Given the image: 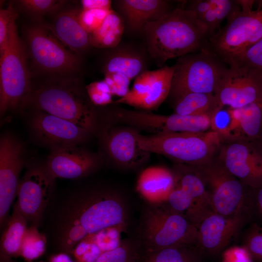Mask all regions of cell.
Instances as JSON below:
<instances>
[{"label": "cell", "mask_w": 262, "mask_h": 262, "mask_svg": "<svg viewBox=\"0 0 262 262\" xmlns=\"http://www.w3.org/2000/svg\"><path fill=\"white\" fill-rule=\"evenodd\" d=\"M129 220L122 195L110 187L97 186L73 190L57 200L52 196L41 222L47 243L70 255L89 237L111 229L125 231Z\"/></svg>", "instance_id": "obj_1"}, {"label": "cell", "mask_w": 262, "mask_h": 262, "mask_svg": "<svg viewBox=\"0 0 262 262\" xmlns=\"http://www.w3.org/2000/svg\"><path fill=\"white\" fill-rule=\"evenodd\" d=\"M142 35L149 56L160 68L169 59L205 49L208 39L206 27L195 13L179 7L147 24Z\"/></svg>", "instance_id": "obj_2"}, {"label": "cell", "mask_w": 262, "mask_h": 262, "mask_svg": "<svg viewBox=\"0 0 262 262\" xmlns=\"http://www.w3.org/2000/svg\"><path fill=\"white\" fill-rule=\"evenodd\" d=\"M20 109L41 111L69 120L94 135L100 126L99 111L90 100L85 87L68 77L32 83Z\"/></svg>", "instance_id": "obj_3"}, {"label": "cell", "mask_w": 262, "mask_h": 262, "mask_svg": "<svg viewBox=\"0 0 262 262\" xmlns=\"http://www.w3.org/2000/svg\"><path fill=\"white\" fill-rule=\"evenodd\" d=\"M137 233L139 248L145 250L180 245L196 246L197 241V228L165 203H146Z\"/></svg>", "instance_id": "obj_4"}, {"label": "cell", "mask_w": 262, "mask_h": 262, "mask_svg": "<svg viewBox=\"0 0 262 262\" xmlns=\"http://www.w3.org/2000/svg\"><path fill=\"white\" fill-rule=\"evenodd\" d=\"M137 140L140 147L163 155L176 164L197 166L213 160L222 142L218 132H162L143 135Z\"/></svg>", "instance_id": "obj_5"}, {"label": "cell", "mask_w": 262, "mask_h": 262, "mask_svg": "<svg viewBox=\"0 0 262 262\" xmlns=\"http://www.w3.org/2000/svg\"><path fill=\"white\" fill-rule=\"evenodd\" d=\"M168 98L174 103L191 93L214 95L229 67L206 49L178 58Z\"/></svg>", "instance_id": "obj_6"}, {"label": "cell", "mask_w": 262, "mask_h": 262, "mask_svg": "<svg viewBox=\"0 0 262 262\" xmlns=\"http://www.w3.org/2000/svg\"><path fill=\"white\" fill-rule=\"evenodd\" d=\"M214 158L193 166L205 183L213 211L227 216L251 214L250 188Z\"/></svg>", "instance_id": "obj_7"}, {"label": "cell", "mask_w": 262, "mask_h": 262, "mask_svg": "<svg viewBox=\"0 0 262 262\" xmlns=\"http://www.w3.org/2000/svg\"><path fill=\"white\" fill-rule=\"evenodd\" d=\"M32 85L26 53L15 23L5 50L0 55V116L20 109Z\"/></svg>", "instance_id": "obj_8"}, {"label": "cell", "mask_w": 262, "mask_h": 262, "mask_svg": "<svg viewBox=\"0 0 262 262\" xmlns=\"http://www.w3.org/2000/svg\"><path fill=\"white\" fill-rule=\"evenodd\" d=\"M262 38V10L241 9L208 38L205 49L228 65Z\"/></svg>", "instance_id": "obj_9"}, {"label": "cell", "mask_w": 262, "mask_h": 262, "mask_svg": "<svg viewBox=\"0 0 262 262\" xmlns=\"http://www.w3.org/2000/svg\"><path fill=\"white\" fill-rule=\"evenodd\" d=\"M28 52L34 67L45 74L66 76L80 68V55L67 49L50 27L37 24L26 32Z\"/></svg>", "instance_id": "obj_10"}, {"label": "cell", "mask_w": 262, "mask_h": 262, "mask_svg": "<svg viewBox=\"0 0 262 262\" xmlns=\"http://www.w3.org/2000/svg\"><path fill=\"white\" fill-rule=\"evenodd\" d=\"M138 129L124 124L101 123L96 136L99 140V153L103 161L123 170L138 169L149 160L150 153L138 145Z\"/></svg>", "instance_id": "obj_11"}, {"label": "cell", "mask_w": 262, "mask_h": 262, "mask_svg": "<svg viewBox=\"0 0 262 262\" xmlns=\"http://www.w3.org/2000/svg\"><path fill=\"white\" fill-rule=\"evenodd\" d=\"M172 170L175 185L165 203L197 227L205 216L214 212L205 183L193 166L176 164Z\"/></svg>", "instance_id": "obj_12"}, {"label": "cell", "mask_w": 262, "mask_h": 262, "mask_svg": "<svg viewBox=\"0 0 262 262\" xmlns=\"http://www.w3.org/2000/svg\"><path fill=\"white\" fill-rule=\"evenodd\" d=\"M213 115H182L172 114L162 115L153 113L152 111L121 107L117 111L116 116L117 122L120 124L153 133H200L212 131Z\"/></svg>", "instance_id": "obj_13"}, {"label": "cell", "mask_w": 262, "mask_h": 262, "mask_svg": "<svg viewBox=\"0 0 262 262\" xmlns=\"http://www.w3.org/2000/svg\"><path fill=\"white\" fill-rule=\"evenodd\" d=\"M55 180L43 164L29 165L20 179L15 203L30 226L38 228L54 193Z\"/></svg>", "instance_id": "obj_14"}, {"label": "cell", "mask_w": 262, "mask_h": 262, "mask_svg": "<svg viewBox=\"0 0 262 262\" xmlns=\"http://www.w3.org/2000/svg\"><path fill=\"white\" fill-rule=\"evenodd\" d=\"M25 147L10 132L0 138V228L3 229L16 196L20 174L25 164Z\"/></svg>", "instance_id": "obj_15"}, {"label": "cell", "mask_w": 262, "mask_h": 262, "mask_svg": "<svg viewBox=\"0 0 262 262\" xmlns=\"http://www.w3.org/2000/svg\"><path fill=\"white\" fill-rule=\"evenodd\" d=\"M30 111L29 124L33 138L49 149L71 145L82 146L94 135L69 120L41 111Z\"/></svg>", "instance_id": "obj_16"}, {"label": "cell", "mask_w": 262, "mask_h": 262, "mask_svg": "<svg viewBox=\"0 0 262 262\" xmlns=\"http://www.w3.org/2000/svg\"><path fill=\"white\" fill-rule=\"evenodd\" d=\"M218 110L225 106L241 108L262 100V75L254 70L231 65L214 94Z\"/></svg>", "instance_id": "obj_17"}, {"label": "cell", "mask_w": 262, "mask_h": 262, "mask_svg": "<svg viewBox=\"0 0 262 262\" xmlns=\"http://www.w3.org/2000/svg\"><path fill=\"white\" fill-rule=\"evenodd\" d=\"M104 163L99 153L88 150L82 145H71L50 149L43 165L55 180H77L94 174Z\"/></svg>", "instance_id": "obj_18"}, {"label": "cell", "mask_w": 262, "mask_h": 262, "mask_svg": "<svg viewBox=\"0 0 262 262\" xmlns=\"http://www.w3.org/2000/svg\"><path fill=\"white\" fill-rule=\"evenodd\" d=\"M217 154V160L248 188L262 185V154L252 142L222 141Z\"/></svg>", "instance_id": "obj_19"}, {"label": "cell", "mask_w": 262, "mask_h": 262, "mask_svg": "<svg viewBox=\"0 0 262 262\" xmlns=\"http://www.w3.org/2000/svg\"><path fill=\"white\" fill-rule=\"evenodd\" d=\"M174 71V65L144 71L134 79L128 93L114 103L125 104L142 110L157 109L168 97Z\"/></svg>", "instance_id": "obj_20"}, {"label": "cell", "mask_w": 262, "mask_h": 262, "mask_svg": "<svg viewBox=\"0 0 262 262\" xmlns=\"http://www.w3.org/2000/svg\"><path fill=\"white\" fill-rule=\"evenodd\" d=\"M249 214L227 216L212 212L197 227L196 245L200 253L213 255L223 250L237 236Z\"/></svg>", "instance_id": "obj_21"}, {"label": "cell", "mask_w": 262, "mask_h": 262, "mask_svg": "<svg viewBox=\"0 0 262 262\" xmlns=\"http://www.w3.org/2000/svg\"><path fill=\"white\" fill-rule=\"evenodd\" d=\"M122 17L125 31L131 34H143L145 25L158 20L172 9L165 0H117L114 2Z\"/></svg>", "instance_id": "obj_22"}, {"label": "cell", "mask_w": 262, "mask_h": 262, "mask_svg": "<svg viewBox=\"0 0 262 262\" xmlns=\"http://www.w3.org/2000/svg\"><path fill=\"white\" fill-rule=\"evenodd\" d=\"M230 122L222 141H253L262 133V100L241 108H229Z\"/></svg>", "instance_id": "obj_23"}, {"label": "cell", "mask_w": 262, "mask_h": 262, "mask_svg": "<svg viewBox=\"0 0 262 262\" xmlns=\"http://www.w3.org/2000/svg\"><path fill=\"white\" fill-rule=\"evenodd\" d=\"M175 185V178L172 169L154 166L140 173L136 189L146 203L162 204L167 201Z\"/></svg>", "instance_id": "obj_24"}, {"label": "cell", "mask_w": 262, "mask_h": 262, "mask_svg": "<svg viewBox=\"0 0 262 262\" xmlns=\"http://www.w3.org/2000/svg\"><path fill=\"white\" fill-rule=\"evenodd\" d=\"M80 10L71 9L59 12L54 19L52 26L50 27L65 45L77 53L85 51L91 47L90 35L79 21Z\"/></svg>", "instance_id": "obj_25"}, {"label": "cell", "mask_w": 262, "mask_h": 262, "mask_svg": "<svg viewBox=\"0 0 262 262\" xmlns=\"http://www.w3.org/2000/svg\"><path fill=\"white\" fill-rule=\"evenodd\" d=\"M147 52L132 46L119 44L111 49L106 58L103 73H121L131 80L147 70Z\"/></svg>", "instance_id": "obj_26"}, {"label": "cell", "mask_w": 262, "mask_h": 262, "mask_svg": "<svg viewBox=\"0 0 262 262\" xmlns=\"http://www.w3.org/2000/svg\"><path fill=\"white\" fill-rule=\"evenodd\" d=\"M28 227L27 220L15 204L1 236L0 257L20 256L22 241Z\"/></svg>", "instance_id": "obj_27"}, {"label": "cell", "mask_w": 262, "mask_h": 262, "mask_svg": "<svg viewBox=\"0 0 262 262\" xmlns=\"http://www.w3.org/2000/svg\"><path fill=\"white\" fill-rule=\"evenodd\" d=\"M137 262H203L196 246L180 245L154 250L139 248Z\"/></svg>", "instance_id": "obj_28"}, {"label": "cell", "mask_w": 262, "mask_h": 262, "mask_svg": "<svg viewBox=\"0 0 262 262\" xmlns=\"http://www.w3.org/2000/svg\"><path fill=\"white\" fill-rule=\"evenodd\" d=\"M125 24L122 17L113 10L99 27L90 35L91 47L100 49H112L121 42Z\"/></svg>", "instance_id": "obj_29"}, {"label": "cell", "mask_w": 262, "mask_h": 262, "mask_svg": "<svg viewBox=\"0 0 262 262\" xmlns=\"http://www.w3.org/2000/svg\"><path fill=\"white\" fill-rule=\"evenodd\" d=\"M173 114L182 115L213 114L218 111L214 95L191 93L181 97L173 103Z\"/></svg>", "instance_id": "obj_30"}, {"label": "cell", "mask_w": 262, "mask_h": 262, "mask_svg": "<svg viewBox=\"0 0 262 262\" xmlns=\"http://www.w3.org/2000/svg\"><path fill=\"white\" fill-rule=\"evenodd\" d=\"M47 244L46 237L38 228L30 226L22 241L20 256L29 262L34 260L44 253Z\"/></svg>", "instance_id": "obj_31"}, {"label": "cell", "mask_w": 262, "mask_h": 262, "mask_svg": "<svg viewBox=\"0 0 262 262\" xmlns=\"http://www.w3.org/2000/svg\"><path fill=\"white\" fill-rule=\"evenodd\" d=\"M136 240H124L115 247L102 251L95 262H131L137 256Z\"/></svg>", "instance_id": "obj_32"}, {"label": "cell", "mask_w": 262, "mask_h": 262, "mask_svg": "<svg viewBox=\"0 0 262 262\" xmlns=\"http://www.w3.org/2000/svg\"><path fill=\"white\" fill-rule=\"evenodd\" d=\"M19 8L33 19L40 20L46 14L58 12L66 2L59 0H20L16 2Z\"/></svg>", "instance_id": "obj_33"}, {"label": "cell", "mask_w": 262, "mask_h": 262, "mask_svg": "<svg viewBox=\"0 0 262 262\" xmlns=\"http://www.w3.org/2000/svg\"><path fill=\"white\" fill-rule=\"evenodd\" d=\"M228 65L245 67L262 75V38L231 60Z\"/></svg>", "instance_id": "obj_34"}, {"label": "cell", "mask_w": 262, "mask_h": 262, "mask_svg": "<svg viewBox=\"0 0 262 262\" xmlns=\"http://www.w3.org/2000/svg\"><path fill=\"white\" fill-rule=\"evenodd\" d=\"M242 247L253 262H262V225L254 223L248 229Z\"/></svg>", "instance_id": "obj_35"}, {"label": "cell", "mask_w": 262, "mask_h": 262, "mask_svg": "<svg viewBox=\"0 0 262 262\" xmlns=\"http://www.w3.org/2000/svg\"><path fill=\"white\" fill-rule=\"evenodd\" d=\"M18 13L10 3L5 9L0 10V55L4 52L7 46L10 34L13 25L16 23Z\"/></svg>", "instance_id": "obj_36"}, {"label": "cell", "mask_w": 262, "mask_h": 262, "mask_svg": "<svg viewBox=\"0 0 262 262\" xmlns=\"http://www.w3.org/2000/svg\"><path fill=\"white\" fill-rule=\"evenodd\" d=\"M113 10L81 9L79 15V21L83 29L90 34L99 27Z\"/></svg>", "instance_id": "obj_37"}, {"label": "cell", "mask_w": 262, "mask_h": 262, "mask_svg": "<svg viewBox=\"0 0 262 262\" xmlns=\"http://www.w3.org/2000/svg\"><path fill=\"white\" fill-rule=\"evenodd\" d=\"M85 88L90 100L95 105H105L113 102V95L104 80L92 82Z\"/></svg>", "instance_id": "obj_38"}, {"label": "cell", "mask_w": 262, "mask_h": 262, "mask_svg": "<svg viewBox=\"0 0 262 262\" xmlns=\"http://www.w3.org/2000/svg\"><path fill=\"white\" fill-rule=\"evenodd\" d=\"M212 8L214 10L217 23L220 27L221 23L234 13L240 10L238 0H210Z\"/></svg>", "instance_id": "obj_39"}, {"label": "cell", "mask_w": 262, "mask_h": 262, "mask_svg": "<svg viewBox=\"0 0 262 262\" xmlns=\"http://www.w3.org/2000/svg\"><path fill=\"white\" fill-rule=\"evenodd\" d=\"M104 80L109 87L112 95L121 98L130 91L129 84L131 80L125 75L115 73L104 74Z\"/></svg>", "instance_id": "obj_40"}, {"label": "cell", "mask_w": 262, "mask_h": 262, "mask_svg": "<svg viewBox=\"0 0 262 262\" xmlns=\"http://www.w3.org/2000/svg\"><path fill=\"white\" fill-rule=\"evenodd\" d=\"M222 262H253L243 247L228 249L223 254Z\"/></svg>", "instance_id": "obj_41"}, {"label": "cell", "mask_w": 262, "mask_h": 262, "mask_svg": "<svg viewBox=\"0 0 262 262\" xmlns=\"http://www.w3.org/2000/svg\"><path fill=\"white\" fill-rule=\"evenodd\" d=\"M250 196L251 214H254L262 222V185L250 189Z\"/></svg>", "instance_id": "obj_42"}, {"label": "cell", "mask_w": 262, "mask_h": 262, "mask_svg": "<svg viewBox=\"0 0 262 262\" xmlns=\"http://www.w3.org/2000/svg\"><path fill=\"white\" fill-rule=\"evenodd\" d=\"M187 3L186 9L194 12L198 18L212 9L210 0H193Z\"/></svg>", "instance_id": "obj_43"}, {"label": "cell", "mask_w": 262, "mask_h": 262, "mask_svg": "<svg viewBox=\"0 0 262 262\" xmlns=\"http://www.w3.org/2000/svg\"><path fill=\"white\" fill-rule=\"evenodd\" d=\"M81 3L82 10H113L110 0H82Z\"/></svg>", "instance_id": "obj_44"}, {"label": "cell", "mask_w": 262, "mask_h": 262, "mask_svg": "<svg viewBox=\"0 0 262 262\" xmlns=\"http://www.w3.org/2000/svg\"><path fill=\"white\" fill-rule=\"evenodd\" d=\"M50 262H73V261L69 255L60 253L53 256L50 260Z\"/></svg>", "instance_id": "obj_45"}, {"label": "cell", "mask_w": 262, "mask_h": 262, "mask_svg": "<svg viewBox=\"0 0 262 262\" xmlns=\"http://www.w3.org/2000/svg\"><path fill=\"white\" fill-rule=\"evenodd\" d=\"M251 142L262 154V133L258 139Z\"/></svg>", "instance_id": "obj_46"}, {"label": "cell", "mask_w": 262, "mask_h": 262, "mask_svg": "<svg viewBox=\"0 0 262 262\" xmlns=\"http://www.w3.org/2000/svg\"><path fill=\"white\" fill-rule=\"evenodd\" d=\"M0 262H14L12 258L0 257Z\"/></svg>", "instance_id": "obj_47"}, {"label": "cell", "mask_w": 262, "mask_h": 262, "mask_svg": "<svg viewBox=\"0 0 262 262\" xmlns=\"http://www.w3.org/2000/svg\"><path fill=\"white\" fill-rule=\"evenodd\" d=\"M137 256L136 258L134 259L133 260H132L131 262H137Z\"/></svg>", "instance_id": "obj_48"}]
</instances>
